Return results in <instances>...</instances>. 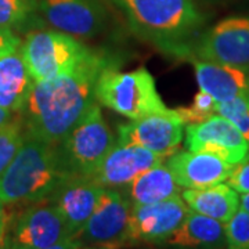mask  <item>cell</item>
I'll return each instance as SVG.
<instances>
[{
    "label": "cell",
    "instance_id": "1",
    "mask_svg": "<svg viewBox=\"0 0 249 249\" xmlns=\"http://www.w3.org/2000/svg\"><path fill=\"white\" fill-rule=\"evenodd\" d=\"M108 65L103 54L91 53L68 72L34 82L19 116L25 132L58 144L88 114L96 100V83Z\"/></svg>",
    "mask_w": 249,
    "mask_h": 249
},
{
    "label": "cell",
    "instance_id": "10",
    "mask_svg": "<svg viewBox=\"0 0 249 249\" xmlns=\"http://www.w3.org/2000/svg\"><path fill=\"white\" fill-rule=\"evenodd\" d=\"M184 124L176 109L150 114L118 127V142L140 145L168 158L183 142Z\"/></svg>",
    "mask_w": 249,
    "mask_h": 249
},
{
    "label": "cell",
    "instance_id": "16",
    "mask_svg": "<svg viewBox=\"0 0 249 249\" xmlns=\"http://www.w3.org/2000/svg\"><path fill=\"white\" fill-rule=\"evenodd\" d=\"M180 188H205L226 181L231 163L208 152L178 150L165 160Z\"/></svg>",
    "mask_w": 249,
    "mask_h": 249
},
{
    "label": "cell",
    "instance_id": "4",
    "mask_svg": "<svg viewBox=\"0 0 249 249\" xmlns=\"http://www.w3.org/2000/svg\"><path fill=\"white\" fill-rule=\"evenodd\" d=\"M96 100L130 121L169 109L145 68L121 72L107 65L96 83Z\"/></svg>",
    "mask_w": 249,
    "mask_h": 249
},
{
    "label": "cell",
    "instance_id": "18",
    "mask_svg": "<svg viewBox=\"0 0 249 249\" xmlns=\"http://www.w3.org/2000/svg\"><path fill=\"white\" fill-rule=\"evenodd\" d=\"M19 47L0 55V107L17 114L24 107L35 82Z\"/></svg>",
    "mask_w": 249,
    "mask_h": 249
},
{
    "label": "cell",
    "instance_id": "2",
    "mask_svg": "<svg viewBox=\"0 0 249 249\" xmlns=\"http://www.w3.org/2000/svg\"><path fill=\"white\" fill-rule=\"evenodd\" d=\"M70 176L73 175L65 169L58 145L25 132L19 150L0 176V199L4 205L47 202Z\"/></svg>",
    "mask_w": 249,
    "mask_h": 249
},
{
    "label": "cell",
    "instance_id": "7",
    "mask_svg": "<svg viewBox=\"0 0 249 249\" xmlns=\"http://www.w3.org/2000/svg\"><path fill=\"white\" fill-rule=\"evenodd\" d=\"M6 248L64 249L80 248L61 213L52 202H37L10 223Z\"/></svg>",
    "mask_w": 249,
    "mask_h": 249
},
{
    "label": "cell",
    "instance_id": "29",
    "mask_svg": "<svg viewBox=\"0 0 249 249\" xmlns=\"http://www.w3.org/2000/svg\"><path fill=\"white\" fill-rule=\"evenodd\" d=\"M11 219H13L11 214L9 212H6V211L0 214V248H4L6 237H7V231H9Z\"/></svg>",
    "mask_w": 249,
    "mask_h": 249
},
{
    "label": "cell",
    "instance_id": "26",
    "mask_svg": "<svg viewBox=\"0 0 249 249\" xmlns=\"http://www.w3.org/2000/svg\"><path fill=\"white\" fill-rule=\"evenodd\" d=\"M227 247L232 249H249V213L240 208L227 223H224Z\"/></svg>",
    "mask_w": 249,
    "mask_h": 249
},
{
    "label": "cell",
    "instance_id": "6",
    "mask_svg": "<svg viewBox=\"0 0 249 249\" xmlns=\"http://www.w3.org/2000/svg\"><path fill=\"white\" fill-rule=\"evenodd\" d=\"M19 49L35 82L49 80L68 72L91 53L75 36L57 29L28 34Z\"/></svg>",
    "mask_w": 249,
    "mask_h": 249
},
{
    "label": "cell",
    "instance_id": "5",
    "mask_svg": "<svg viewBox=\"0 0 249 249\" xmlns=\"http://www.w3.org/2000/svg\"><path fill=\"white\" fill-rule=\"evenodd\" d=\"M114 144L115 137L96 101L57 145L65 169L73 176L91 178Z\"/></svg>",
    "mask_w": 249,
    "mask_h": 249
},
{
    "label": "cell",
    "instance_id": "8",
    "mask_svg": "<svg viewBox=\"0 0 249 249\" xmlns=\"http://www.w3.org/2000/svg\"><path fill=\"white\" fill-rule=\"evenodd\" d=\"M132 202L122 190H103L98 204L78 235L80 245L115 248L130 241Z\"/></svg>",
    "mask_w": 249,
    "mask_h": 249
},
{
    "label": "cell",
    "instance_id": "23",
    "mask_svg": "<svg viewBox=\"0 0 249 249\" xmlns=\"http://www.w3.org/2000/svg\"><path fill=\"white\" fill-rule=\"evenodd\" d=\"M39 0H0V28L19 27L37 11Z\"/></svg>",
    "mask_w": 249,
    "mask_h": 249
},
{
    "label": "cell",
    "instance_id": "24",
    "mask_svg": "<svg viewBox=\"0 0 249 249\" xmlns=\"http://www.w3.org/2000/svg\"><path fill=\"white\" fill-rule=\"evenodd\" d=\"M214 112L217 115L229 119L249 144V97L247 96H238L227 101L216 103Z\"/></svg>",
    "mask_w": 249,
    "mask_h": 249
},
{
    "label": "cell",
    "instance_id": "22",
    "mask_svg": "<svg viewBox=\"0 0 249 249\" xmlns=\"http://www.w3.org/2000/svg\"><path fill=\"white\" fill-rule=\"evenodd\" d=\"M25 139V127L18 112L11 121L0 127V176L16 157Z\"/></svg>",
    "mask_w": 249,
    "mask_h": 249
},
{
    "label": "cell",
    "instance_id": "9",
    "mask_svg": "<svg viewBox=\"0 0 249 249\" xmlns=\"http://www.w3.org/2000/svg\"><path fill=\"white\" fill-rule=\"evenodd\" d=\"M194 54L201 60L249 70V16L217 22L199 37Z\"/></svg>",
    "mask_w": 249,
    "mask_h": 249
},
{
    "label": "cell",
    "instance_id": "32",
    "mask_svg": "<svg viewBox=\"0 0 249 249\" xmlns=\"http://www.w3.org/2000/svg\"><path fill=\"white\" fill-rule=\"evenodd\" d=\"M3 212H4V202L0 199V214L3 213Z\"/></svg>",
    "mask_w": 249,
    "mask_h": 249
},
{
    "label": "cell",
    "instance_id": "17",
    "mask_svg": "<svg viewBox=\"0 0 249 249\" xmlns=\"http://www.w3.org/2000/svg\"><path fill=\"white\" fill-rule=\"evenodd\" d=\"M193 64L199 90L209 93L216 103L249 94V70L201 58Z\"/></svg>",
    "mask_w": 249,
    "mask_h": 249
},
{
    "label": "cell",
    "instance_id": "13",
    "mask_svg": "<svg viewBox=\"0 0 249 249\" xmlns=\"http://www.w3.org/2000/svg\"><path fill=\"white\" fill-rule=\"evenodd\" d=\"M37 11L50 27L71 36L93 37L106 25L104 9L94 0H39Z\"/></svg>",
    "mask_w": 249,
    "mask_h": 249
},
{
    "label": "cell",
    "instance_id": "12",
    "mask_svg": "<svg viewBox=\"0 0 249 249\" xmlns=\"http://www.w3.org/2000/svg\"><path fill=\"white\" fill-rule=\"evenodd\" d=\"M188 211L181 194L152 204L132 205L130 241L165 242L178 230Z\"/></svg>",
    "mask_w": 249,
    "mask_h": 249
},
{
    "label": "cell",
    "instance_id": "31",
    "mask_svg": "<svg viewBox=\"0 0 249 249\" xmlns=\"http://www.w3.org/2000/svg\"><path fill=\"white\" fill-rule=\"evenodd\" d=\"M240 208H242L244 211H247L249 213V193L240 196Z\"/></svg>",
    "mask_w": 249,
    "mask_h": 249
},
{
    "label": "cell",
    "instance_id": "11",
    "mask_svg": "<svg viewBox=\"0 0 249 249\" xmlns=\"http://www.w3.org/2000/svg\"><path fill=\"white\" fill-rule=\"evenodd\" d=\"M187 150L208 152L231 165L240 162L249 151V144L234 124L213 114L201 124L186 127Z\"/></svg>",
    "mask_w": 249,
    "mask_h": 249
},
{
    "label": "cell",
    "instance_id": "21",
    "mask_svg": "<svg viewBox=\"0 0 249 249\" xmlns=\"http://www.w3.org/2000/svg\"><path fill=\"white\" fill-rule=\"evenodd\" d=\"M121 190L132 205L152 204L181 194L180 186L165 162L142 172Z\"/></svg>",
    "mask_w": 249,
    "mask_h": 249
},
{
    "label": "cell",
    "instance_id": "30",
    "mask_svg": "<svg viewBox=\"0 0 249 249\" xmlns=\"http://www.w3.org/2000/svg\"><path fill=\"white\" fill-rule=\"evenodd\" d=\"M14 118V112L13 111H9V109H6V108H1L0 107V127L3 126V124H6L9 121H11Z\"/></svg>",
    "mask_w": 249,
    "mask_h": 249
},
{
    "label": "cell",
    "instance_id": "33",
    "mask_svg": "<svg viewBox=\"0 0 249 249\" xmlns=\"http://www.w3.org/2000/svg\"><path fill=\"white\" fill-rule=\"evenodd\" d=\"M248 97H249V94H248Z\"/></svg>",
    "mask_w": 249,
    "mask_h": 249
},
{
    "label": "cell",
    "instance_id": "20",
    "mask_svg": "<svg viewBox=\"0 0 249 249\" xmlns=\"http://www.w3.org/2000/svg\"><path fill=\"white\" fill-rule=\"evenodd\" d=\"M165 242L178 248L223 247L227 245L224 223L190 209L184 220L178 227V230Z\"/></svg>",
    "mask_w": 249,
    "mask_h": 249
},
{
    "label": "cell",
    "instance_id": "27",
    "mask_svg": "<svg viewBox=\"0 0 249 249\" xmlns=\"http://www.w3.org/2000/svg\"><path fill=\"white\" fill-rule=\"evenodd\" d=\"M226 183L238 194L249 193V151L240 162L232 165V169L229 178H226Z\"/></svg>",
    "mask_w": 249,
    "mask_h": 249
},
{
    "label": "cell",
    "instance_id": "15",
    "mask_svg": "<svg viewBox=\"0 0 249 249\" xmlns=\"http://www.w3.org/2000/svg\"><path fill=\"white\" fill-rule=\"evenodd\" d=\"M103 190L104 187L91 178L70 176L58 186L47 202L55 205L70 231L78 240L83 226L97 206Z\"/></svg>",
    "mask_w": 249,
    "mask_h": 249
},
{
    "label": "cell",
    "instance_id": "28",
    "mask_svg": "<svg viewBox=\"0 0 249 249\" xmlns=\"http://www.w3.org/2000/svg\"><path fill=\"white\" fill-rule=\"evenodd\" d=\"M21 46V40L13 29L9 28H0V55L11 50H16Z\"/></svg>",
    "mask_w": 249,
    "mask_h": 249
},
{
    "label": "cell",
    "instance_id": "3",
    "mask_svg": "<svg viewBox=\"0 0 249 249\" xmlns=\"http://www.w3.org/2000/svg\"><path fill=\"white\" fill-rule=\"evenodd\" d=\"M129 27L142 39L175 54L188 53V42L204 24L194 0H112Z\"/></svg>",
    "mask_w": 249,
    "mask_h": 249
},
{
    "label": "cell",
    "instance_id": "14",
    "mask_svg": "<svg viewBox=\"0 0 249 249\" xmlns=\"http://www.w3.org/2000/svg\"><path fill=\"white\" fill-rule=\"evenodd\" d=\"M165 160L166 158L140 145L115 142L91 178L106 188L121 190L142 172Z\"/></svg>",
    "mask_w": 249,
    "mask_h": 249
},
{
    "label": "cell",
    "instance_id": "25",
    "mask_svg": "<svg viewBox=\"0 0 249 249\" xmlns=\"http://www.w3.org/2000/svg\"><path fill=\"white\" fill-rule=\"evenodd\" d=\"M214 108H216V100L209 93L199 90L188 107H178L175 109L180 116L181 122L188 126V124H201L208 118H211L213 114H216Z\"/></svg>",
    "mask_w": 249,
    "mask_h": 249
},
{
    "label": "cell",
    "instance_id": "19",
    "mask_svg": "<svg viewBox=\"0 0 249 249\" xmlns=\"http://www.w3.org/2000/svg\"><path fill=\"white\" fill-rule=\"evenodd\" d=\"M181 196L191 211L222 223L229 222L240 209L238 193L224 181L205 188H184Z\"/></svg>",
    "mask_w": 249,
    "mask_h": 249
}]
</instances>
